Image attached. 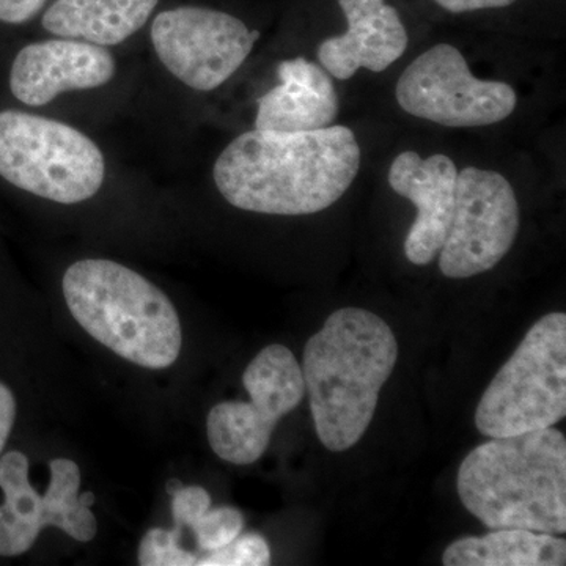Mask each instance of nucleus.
Here are the masks:
<instances>
[{"mask_svg":"<svg viewBox=\"0 0 566 566\" xmlns=\"http://www.w3.org/2000/svg\"><path fill=\"white\" fill-rule=\"evenodd\" d=\"M63 296L85 333L115 354L164 370L181 352L180 316L144 275L107 259H84L63 274Z\"/></svg>","mask_w":566,"mask_h":566,"instance_id":"nucleus-4","label":"nucleus"},{"mask_svg":"<svg viewBox=\"0 0 566 566\" xmlns=\"http://www.w3.org/2000/svg\"><path fill=\"white\" fill-rule=\"evenodd\" d=\"M363 151L352 128L316 132L251 129L234 137L212 166V181L227 203L270 216L327 210L352 188Z\"/></svg>","mask_w":566,"mask_h":566,"instance_id":"nucleus-1","label":"nucleus"},{"mask_svg":"<svg viewBox=\"0 0 566 566\" xmlns=\"http://www.w3.org/2000/svg\"><path fill=\"white\" fill-rule=\"evenodd\" d=\"M14 419H17V401H14L13 392L3 382H0V453L9 441Z\"/></svg>","mask_w":566,"mask_h":566,"instance_id":"nucleus-23","label":"nucleus"},{"mask_svg":"<svg viewBox=\"0 0 566 566\" xmlns=\"http://www.w3.org/2000/svg\"><path fill=\"white\" fill-rule=\"evenodd\" d=\"M48 0H0V22L24 24L33 20Z\"/></svg>","mask_w":566,"mask_h":566,"instance_id":"nucleus-22","label":"nucleus"},{"mask_svg":"<svg viewBox=\"0 0 566 566\" xmlns=\"http://www.w3.org/2000/svg\"><path fill=\"white\" fill-rule=\"evenodd\" d=\"M348 29L322 41L316 57L331 76L352 80L359 70L382 73L403 57L409 36L397 9L386 0H337Z\"/></svg>","mask_w":566,"mask_h":566,"instance_id":"nucleus-14","label":"nucleus"},{"mask_svg":"<svg viewBox=\"0 0 566 566\" xmlns=\"http://www.w3.org/2000/svg\"><path fill=\"white\" fill-rule=\"evenodd\" d=\"M51 482L40 495L29 482L28 457L18 450L0 458V556L28 553L44 527L61 528L76 542L88 543L98 532L91 506L80 499V465L66 458L50 463Z\"/></svg>","mask_w":566,"mask_h":566,"instance_id":"nucleus-11","label":"nucleus"},{"mask_svg":"<svg viewBox=\"0 0 566 566\" xmlns=\"http://www.w3.org/2000/svg\"><path fill=\"white\" fill-rule=\"evenodd\" d=\"M251 401H223L207 419L212 452L233 464H252L263 457L279 420L301 405L305 395L303 368L283 345L256 354L243 375Z\"/></svg>","mask_w":566,"mask_h":566,"instance_id":"nucleus-9","label":"nucleus"},{"mask_svg":"<svg viewBox=\"0 0 566 566\" xmlns=\"http://www.w3.org/2000/svg\"><path fill=\"white\" fill-rule=\"evenodd\" d=\"M566 416V315L554 312L528 329L476 406L488 438L545 430Z\"/></svg>","mask_w":566,"mask_h":566,"instance_id":"nucleus-6","label":"nucleus"},{"mask_svg":"<svg viewBox=\"0 0 566 566\" xmlns=\"http://www.w3.org/2000/svg\"><path fill=\"white\" fill-rule=\"evenodd\" d=\"M457 180V164L444 153L422 158L417 151H403L390 164V188L417 208L405 240L406 259L416 266L433 262L444 245L455 211Z\"/></svg>","mask_w":566,"mask_h":566,"instance_id":"nucleus-13","label":"nucleus"},{"mask_svg":"<svg viewBox=\"0 0 566 566\" xmlns=\"http://www.w3.org/2000/svg\"><path fill=\"white\" fill-rule=\"evenodd\" d=\"M520 229V202L504 175L480 167L458 170L455 211L439 270L449 279L488 273L512 251Z\"/></svg>","mask_w":566,"mask_h":566,"instance_id":"nucleus-10","label":"nucleus"},{"mask_svg":"<svg viewBox=\"0 0 566 566\" xmlns=\"http://www.w3.org/2000/svg\"><path fill=\"white\" fill-rule=\"evenodd\" d=\"M159 0H55L44 11V31L52 36L118 46L150 21Z\"/></svg>","mask_w":566,"mask_h":566,"instance_id":"nucleus-16","label":"nucleus"},{"mask_svg":"<svg viewBox=\"0 0 566 566\" xmlns=\"http://www.w3.org/2000/svg\"><path fill=\"white\" fill-rule=\"evenodd\" d=\"M197 546L205 553L219 549L232 543L243 532V513L233 506L208 509L191 526Z\"/></svg>","mask_w":566,"mask_h":566,"instance_id":"nucleus-18","label":"nucleus"},{"mask_svg":"<svg viewBox=\"0 0 566 566\" xmlns=\"http://www.w3.org/2000/svg\"><path fill=\"white\" fill-rule=\"evenodd\" d=\"M118 63L109 48L52 36L25 44L10 69V92L29 107H43L71 92L106 87Z\"/></svg>","mask_w":566,"mask_h":566,"instance_id":"nucleus-12","label":"nucleus"},{"mask_svg":"<svg viewBox=\"0 0 566 566\" xmlns=\"http://www.w3.org/2000/svg\"><path fill=\"white\" fill-rule=\"evenodd\" d=\"M397 359L389 324L365 308H338L308 338L301 368L316 436L327 450L345 452L363 439Z\"/></svg>","mask_w":566,"mask_h":566,"instance_id":"nucleus-2","label":"nucleus"},{"mask_svg":"<svg viewBox=\"0 0 566 566\" xmlns=\"http://www.w3.org/2000/svg\"><path fill=\"white\" fill-rule=\"evenodd\" d=\"M180 532L156 527L147 532L139 546L142 566H192L199 557L180 545Z\"/></svg>","mask_w":566,"mask_h":566,"instance_id":"nucleus-19","label":"nucleus"},{"mask_svg":"<svg viewBox=\"0 0 566 566\" xmlns=\"http://www.w3.org/2000/svg\"><path fill=\"white\" fill-rule=\"evenodd\" d=\"M458 495L490 531L566 532V441L553 427L491 438L460 465Z\"/></svg>","mask_w":566,"mask_h":566,"instance_id":"nucleus-3","label":"nucleus"},{"mask_svg":"<svg viewBox=\"0 0 566 566\" xmlns=\"http://www.w3.org/2000/svg\"><path fill=\"white\" fill-rule=\"evenodd\" d=\"M446 566H564L566 543L553 534L526 528H495L483 536H464L446 547Z\"/></svg>","mask_w":566,"mask_h":566,"instance_id":"nucleus-17","label":"nucleus"},{"mask_svg":"<svg viewBox=\"0 0 566 566\" xmlns=\"http://www.w3.org/2000/svg\"><path fill=\"white\" fill-rule=\"evenodd\" d=\"M259 31L226 11L180 6L156 14L150 43L163 69L193 92L218 91L252 54Z\"/></svg>","mask_w":566,"mask_h":566,"instance_id":"nucleus-8","label":"nucleus"},{"mask_svg":"<svg viewBox=\"0 0 566 566\" xmlns=\"http://www.w3.org/2000/svg\"><path fill=\"white\" fill-rule=\"evenodd\" d=\"M182 488V483L180 482V480H169V482H167V493H169L170 495H174L175 493H177V491H180Z\"/></svg>","mask_w":566,"mask_h":566,"instance_id":"nucleus-25","label":"nucleus"},{"mask_svg":"<svg viewBox=\"0 0 566 566\" xmlns=\"http://www.w3.org/2000/svg\"><path fill=\"white\" fill-rule=\"evenodd\" d=\"M400 109L444 128H485L515 114L517 93L509 82L472 74L463 52L438 43L420 52L395 85Z\"/></svg>","mask_w":566,"mask_h":566,"instance_id":"nucleus-7","label":"nucleus"},{"mask_svg":"<svg viewBox=\"0 0 566 566\" xmlns=\"http://www.w3.org/2000/svg\"><path fill=\"white\" fill-rule=\"evenodd\" d=\"M279 84L256 102L255 129L305 133L333 126L340 112L333 76L304 57L277 65Z\"/></svg>","mask_w":566,"mask_h":566,"instance_id":"nucleus-15","label":"nucleus"},{"mask_svg":"<svg viewBox=\"0 0 566 566\" xmlns=\"http://www.w3.org/2000/svg\"><path fill=\"white\" fill-rule=\"evenodd\" d=\"M106 156L76 126L31 114L0 112V177L59 205L93 199L106 182Z\"/></svg>","mask_w":566,"mask_h":566,"instance_id":"nucleus-5","label":"nucleus"},{"mask_svg":"<svg viewBox=\"0 0 566 566\" xmlns=\"http://www.w3.org/2000/svg\"><path fill=\"white\" fill-rule=\"evenodd\" d=\"M516 0H434L441 9L450 13H468V11L505 9Z\"/></svg>","mask_w":566,"mask_h":566,"instance_id":"nucleus-24","label":"nucleus"},{"mask_svg":"<svg viewBox=\"0 0 566 566\" xmlns=\"http://www.w3.org/2000/svg\"><path fill=\"white\" fill-rule=\"evenodd\" d=\"M172 497L174 528L180 534L211 506V495L202 486H182Z\"/></svg>","mask_w":566,"mask_h":566,"instance_id":"nucleus-21","label":"nucleus"},{"mask_svg":"<svg viewBox=\"0 0 566 566\" xmlns=\"http://www.w3.org/2000/svg\"><path fill=\"white\" fill-rule=\"evenodd\" d=\"M271 564V549L260 534L238 535L232 543L199 557L200 566H264Z\"/></svg>","mask_w":566,"mask_h":566,"instance_id":"nucleus-20","label":"nucleus"}]
</instances>
